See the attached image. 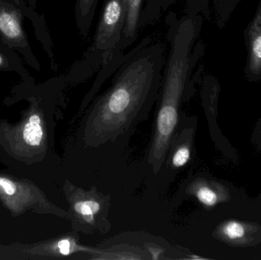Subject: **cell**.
Listing matches in <instances>:
<instances>
[{"instance_id": "9", "label": "cell", "mask_w": 261, "mask_h": 260, "mask_svg": "<svg viewBox=\"0 0 261 260\" xmlns=\"http://www.w3.org/2000/svg\"><path fill=\"white\" fill-rule=\"evenodd\" d=\"M0 31L10 38H18L21 33L19 23L12 14L8 12L0 14Z\"/></svg>"}, {"instance_id": "13", "label": "cell", "mask_w": 261, "mask_h": 260, "mask_svg": "<svg viewBox=\"0 0 261 260\" xmlns=\"http://www.w3.org/2000/svg\"><path fill=\"white\" fill-rule=\"evenodd\" d=\"M190 158V148L187 146L180 147L176 150L172 157V164L176 168L182 167L188 163Z\"/></svg>"}, {"instance_id": "14", "label": "cell", "mask_w": 261, "mask_h": 260, "mask_svg": "<svg viewBox=\"0 0 261 260\" xmlns=\"http://www.w3.org/2000/svg\"><path fill=\"white\" fill-rule=\"evenodd\" d=\"M2 62H3V58H2V56H0V64H2Z\"/></svg>"}, {"instance_id": "5", "label": "cell", "mask_w": 261, "mask_h": 260, "mask_svg": "<svg viewBox=\"0 0 261 260\" xmlns=\"http://www.w3.org/2000/svg\"><path fill=\"white\" fill-rule=\"evenodd\" d=\"M41 119L34 114L29 118L21 130V141L29 148H38L44 137V131L41 125Z\"/></svg>"}, {"instance_id": "1", "label": "cell", "mask_w": 261, "mask_h": 260, "mask_svg": "<svg viewBox=\"0 0 261 260\" xmlns=\"http://www.w3.org/2000/svg\"><path fill=\"white\" fill-rule=\"evenodd\" d=\"M164 63L159 44H141L130 52L87 114L82 135L86 145L113 141L144 119L161 88Z\"/></svg>"}, {"instance_id": "12", "label": "cell", "mask_w": 261, "mask_h": 260, "mask_svg": "<svg viewBox=\"0 0 261 260\" xmlns=\"http://www.w3.org/2000/svg\"><path fill=\"white\" fill-rule=\"evenodd\" d=\"M224 235L231 240L239 239L245 235V227L237 221H230L222 229Z\"/></svg>"}, {"instance_id": "11", "label": "cell", "mask_w": 261, "mask_h": 260, "mask_svg": "<svg viewBox=\"0 0 261 260\" xmlns=\"http://www.w3.org/2000/svg\"><path fill=\"white\" fill-rule=\"evenodd\" d=\"M196 195L198 200L205 206H213L218 201V196L216 192L207 186L199 188L196 192Z\"/></svg>"}, {"instance_id": "10", "label": "cell", "mask_w": 261, "mask_h": 260, "mask_svg": "<svg viewBox=\"0 0 261 260\" xmlns=\"http://www.w3.org/2000/svg\"><path fill=\"white\" fill-rule=\"evenodd\" d=\"M57 250L63 256H68L77 251H87L89 250L78 246L73 240L62 239L57 244Z\"/></svg>"}, {"instance_id": "6", "label": "cell", "mask_w": 261, "mask_h": 260, "mask_svg": "<svg viewBox=\"0 0 261 260\" xmlns=\"http://www.w3.org/2000/svg\"><path fill=\"white\" fill-rule=\"evenodd\" d=\"M99 0H76V15L80 32L87 35L91 27Z\"/></svg>"}, {"instance_id": "4", "label": "cell", "mask_w": 261, "mask_h": 260, "mask_svg": "<svg viewBox=\"0 0 261 260\" xmlns=\"http://www.w3.org/2000/svg\"><path fill=\"white\" fill-rule=\"evenodd\" d=\"M248 41H249L248 68L254 74H259L261 73V2L255 17L250 26Z\"/></svg>"}, {"instance_id": "2", "label": "cell", "mask_w": 261, "mask_h": 260, "mask_svg": "<svg viewBox=\"0 0 261 260\" xmlns=\"http://www.w3.org/2000/svg\"><path fill=\"white\" fill-rule=\"evenodd\" d=\"M193 38L190 20L181 21L173 32L171 49L163 80L162 96L148 161L158 172L162 166L178 122V111L190 68Z\"/></svg>"}, {"instance_id": "8", "label": "cell", "mask_w": 261, "mask_h": 260, "mask_svg": "<svg viewBox=\"0 0 261 260\" xmlns=\"http://www.w3.org/2000/svg\"><path fill=\"white\" fill-rule=\"evenodd\" d=\"M101 205L92 199L78 201L73 206L75 212L88 223L93 222L95 215L99 213Z\"/></svg>"}, {"instance_id": "3", "label": "cell", "mask_w": 261, "mask_h": 260, "mask_svg": "<svg viewBox=\"0 0 261 260\" xmlns=\"http://www.w3.org/2000/svg\"><path fill=\"white\" fill-rule=\"evenodd\" d=\"M127 18L125 0H106L91 52L106 63L119 45Z\"/></svg>"}, {"instance_id": "7", "label": "cell", "mask_w": 261, "mask_h": 260, "mask_svg": "<svg viewBox=\"0 0 261 260\" xmlns=\"http://www.w3.org/2000/svg\"><path fill=\"white\" fill-rule=\"evenodd\" d=\"M141 1L142 0H125L127 6V18L124 30V38L126 39H132L136 33Z\"/></svg>"}]
</instances>
